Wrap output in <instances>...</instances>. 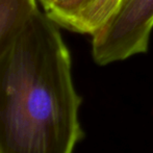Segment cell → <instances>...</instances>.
I'll return each instance as SVG.
<instances>
[{"label": "cell", "mask_w": 153, "mask_h": 153, "mask_svg": "<svg viewBox=\"0 0 153 153\" xmlns=\"http://www.w3.org/2000/svg\"><path fill=\"white\" fill-rule=\"evenodd\" d=\"M59 27L38 8L0 57V153H73L85 137Z\"/></svg>", "instance_id": "1"}, {"label": "cell", "mask_w": 153, "mask_h": 153, "mask_svg": "<svg viewBox=\"0 0 153 153\" xmlns=\"http://www.w3.org/2000/svg\"><path fill=\"white\" fill-rule=\"evenodd\" d=\"M153 30V0H123L116 13L92 34V56L99 66L146 53Z\"/></svg>", "instance_id": "2"}, {"label": "cell", "mask_w": 153, "mask_h": 153, "mask_svg": "<svg viewBox=\"0 0 153 153\" xmlns=\"http://www.w3.org/2000/svg\"><path fill=\"white\" fill-rule=\"evenodd\" d=\"M39 0H0V57L12 47L34 14Z\"/></svg>", "instance_id": "3"}, {"label": "cell", "mask_w": 153, "mask_h": 153, "mask_svg": "<svg viewBox=\"0 0 153 153\" xmlns=\"http://www.w3.org/2000/svg\"><path fill=\"white\" fill-rule=\"evenodd\" d=\"M122 2L123 0H98L91 10L76 21L71 31L92 36L111 19Z\"/></svg>", "instance_id": "4"}, {"label": "cell", "mask_w": 153, "mask_h": 153, "mask_svg": "<svg viewBox=\"0 0 153 153\" xmlns=\"http://www.w3.org/2000/svg\"><path fill=\"white\" fill-rule=\"evenodd\" d=\"M43 10L61 27L67 29L73 20L80 0H41Z\"/></svg>", "instance_id": "5"}, {"label": "cell", "mask_w": 153, "mask_h": 153, "mask_svg": "<svg viewBox=\"0 0 153 153\" xmlns=\"http://www.w3.org/2000/svg\"><path fill=\"white\" fill-rule=\"evenodd\" d=\"M98 1V0H80V3H79V6L78 8H77V12L76 14H75L74 18H73V20L70 22V24L68 25V27H67V29L68 30L71 31V29H72L73 25L76 23V21L78 20L79 18H81V17L83 16V15L85 14V13L88 12V10H90L92 8V6L94 5L96 2Z\"/></svg>", "instance_id": "6"}, {"label": "cell", "mask_w": 153, "mask_h": 153, "mask_svg": "<svg viewBox=\"0 0 153 153\" xmlns=\"http://www.w3.org/2000/svg\"><path fill=\"white\" fill-rule=\"evenodd\" d=\"M39 2H41V0H39Z\"/></svg>", "instance_id": "7"}]
</instances>
